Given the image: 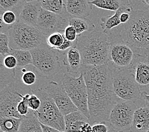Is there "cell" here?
Instances as JSON below:
<instances>
[{
    "label": "cell",
    "mask_w": 149,
    "mask_h": 132,
    "mask_svg": "<svg viewBox=\"0 0 149 132\" xmlns=\"http://www.w3.org/2000/svg\"><path fill=\"white\" fill-rule=\"evenodd\" d=\"M80 73L87 87L90 123L108 122L111 110L119 100L113 90L112 69L108 64H83Z\"/></svg>",
    "instance_id": "6da1fadb"
},
{
    "label": "cell",
    "mask_w": 149,
    "mask_h": 132,
    "mask_svg": "<svg viewBox=\"0 0 149 132\" xmlns=\"http://www.w3.org/2000/svg\"><path fill=\"white\" fill-rule=\"evenodd\" d=\"M76 48L80 52L84 65L101 66L109 62L111 40L103 31H93L80 35Z\"/></svg>",
    "instance_id": "7a4b0ae2"
},
{
    "label": "cell",
    "mask_w": 149,
    "mask_h": 132,
    "mask_svg": "<svg viewBox=\"0 0 149 132\" xmlns=\"http://www.w3.org/2000/svg\"><path fill=\"white\" fill-rule=\"evenodd\" d=\"M130 13V20L119 33L136 55L146 57L149 50V10H133Z\"/></svg>",
    "instance_id": "3957f363"
},
{
    "label": "cell",
    "mask_w": 149,
    "mask_h": 132,
    "mask_svg": "<svg viewBox=\"0 0 149 132\" xmlns=\"http://www.w3.org/2000/svg\"><path fill=\"white\" fill-rule=\"evenodd\" d=\"M10 47L14 50H32L47 43V37L38 27L17 22L7 29Z\"/></svg>",
    "instance_id": "277c9868"
},
{
    "label": "cell",
    "mask_w": 149,
    "mask_h": 132,
    "mask_svg": "<svg viewBox=\"0 0 149 132\" xmlns=\"http://www.w3.org/2000/svg\"><path fill=\"white\" fill-rule=\"evenodd\" d=\"M32 93L30 87L18 79L7 85L0 90V116L23 118L17 111V106L25 95Z\"/></svg>",
    "instance_id": "5b68a950"
},
{
    "label": "cell",
    "mask_w": 149,
    "mask_h": 132,
    "mask_svg": "<svg viewBox=\"0 0 149 132\" xmlns=\"http://www.w3.org/2000/svg\"><path fill=\"white\" fill-rule=\"evenodd\" d=\"M54 50L47 43L31 50L34 71L47 80L54 78L61 70L58 57Z\"/></svg>",
    "instance_id": "8992f818"
},
{
    "label": "cell",
    "mask_w": 149,
    "mask_h": 132,
    "mask_svg": "<svg viewBox=\"0 0 149 132\" xmlns=\"http://www.w3.org/2000/svg\"><path fill=\"white\" fill-rule=\"evenodd\" d=\"M112 71L113 87L116 95L124 101L135 102L141 98L142 92L134 77L133 67Z\"/></svg>",
    "instance_id": "52a82bcc"
},
{
    "label": "cell",
    "mask_w": 149,
    "mask_h": 132,
    "mask_svg": "<svg viewBox=\"0 0 149 132\" xmlns=\"http://www.w3.org/2000/svg\"><path fill=\"white\" fill-rule=\"evenodd\" d=\"M41 100V106L34 112L40 122L45 125L54 127L60 131H66L64 116L60 112L53 98L45 89L33 90Z\"/></svg>",
    "instance_id": "ba28073f"
},
{
    "label": "cell",
    "mask_w": 149,
    "mask_h": 132,
    "mask_svg": "<svg viewBox=\"0 0 149 132\" xmlns=\"http://www.w3.org/2000/svg\"><path fill=\"white\" fill-rule=\"evenodd\" d=\"M111 40L109 62L115 69L133 67L137 55L133 48L125 41L119 32H111L109 34Z\"/></svg>",
    "instance_id": "9c48e42d"
},
{
    "label": "cell",
    "mask_w": 149,
    "mask_h": 132,
    "mask_svg": "<svg viewBox=\"0 0 149 132\" xmlns=\"http://www.w3.org/2000/svg\"><path fill=\"white\" fill-rule=\"evenodd\" d=\"M60 84L78 110L89 119L88 90L83 74L80 73V76L76 78L72 74L65 73L63 75Z\"/></svg>",
    "instance_id": "30bf717a"
},
{
    "label": "cell",
    "mask_w": 149,
    "mask_h": 132,
    "mask_svg": "<svg viewBox=\"0 0 149 132\" xmlns=\"http://www.w3.org/2000/svg\"><path fill=\"white\" fill-rule=\"evenodd\" d=\"M137 108L134 102L119 98L110 113L108 123L117 132L130 131Z\"/></svg>",
    "instance_id": "8fae6325"
},
{
    "label": "cell",
    "mask_w": 149,
    "mask_h": 132,
    "mask_svg": "<svg viewBox=\"0 0 149 132\" xmlns=\"http://www.w3.org/2000/svg\"><path fill=\"white\" fill-rule=\"evenodd\" d=\"M67 26H69V20L57 13L41 9L37 27L47 38L54 33H63Z\"/></svg>",
    "instance_id": "7c38bea8"
},
{
    "label": "cell",
    "mask_w": 149,
    "mask_h": 132,
    "mask_svg": "<svg viewBox=\"0 0 149 132\" xmlns=\"http://www.w3.org/2000/svg\"><path fill=\"white\" fill-rule=\"evenodd\" d=\"M45 90L54 100L63 116L79 110L61 84L55 81H49Z\"/></svg>",
    "instance_id": "4fadbf2b"
},
{
    "label": "cell",
    "mask_w": 149,
    "mask_h": 132,
    "mask_svg": "<svg viewBox=\"0 0 149 132\" xmlns=\"http://www.w3.org/2000/svg\"><path fill=\"white\" fill-rule=\"evenodd\" d=\"M41 9L40 1L26 2L19 14L18 22L37 27L38 18Z\"/></svg>",
    "instance_id": "5bb4252c"
},
{
    "label": "cell",
    "mask_w": 149,
    "mask_h": 132,
    "mask_svg": "<svg viewBox=\"0 0 149 132\" xmlns=\"http://www.w3.org/2000/svg\"><path fill=\"white\" fill-rule=\"evenodd\" d=\"M133 68L135 80L140 87L149 86V62L145 57L137 55Z\"/></svg>",
    "instance_id": "9a60e30c"
},
{
    "label": "cell",
    "mask_w": 149,
    "mask_h": 132,
    "mask_svg": "<svg viewBox=\"0 0 149 132\" xmlns=\"http://www.w3.org/2000/svg\"><path fill=\"white\" fill-rule=\"evenodd\" d=\"M66 12L71 17L86 18L90 15L92 5L88 0H65Z\"/></svg>",
    "instance_id": "2e32d148"
},
{
    "label": "cell",
    "mask_w": 149,
    "mask_h": 132,
    "mask_svg": "<svg viewBox=\"0 0 149 132\" xmlns=\"http://www.w3.org/2000/svg\"><path fill=\"white\" fill-rule=\"evenodd\" d=\"M149 130V105L137 108L134 113L130 132H146Z\"/></svg>",
    "instance_id": "e0dca14e"
},
{
    "label": "cell",
    "mask_w": 149,
    "mask_h": 132,
    "mask_svg": "<svg viewBox=\"0 0 149 132\" xmlns=\"http://www.w3.org/2000/svg\"><path fill=\"white\" fill-rule=\"evenodd\" d=\"M63 64L65 67L67 73L74 74L81 73L83 62L79 50L76 47L69 49L63 59Z\"/></svg>",
    "instance_id": "ac0fdd59"
},
{
    "label": "cell",
    "mask_w": 149,
    "mask_h": 132,
    "mask_svg": "<svg viewBox=\"0 0 149 132\" xmlns=\"http://www.w3.org/2000/svg\"><path fill=\"white\" fill-rule=\"evenodd\" d=\"M133 10V8H127V7H122L115 12V13L112 15L104 17L101 18L100 26L102 31L105 34H109L112 31L113 28L118 27L121 24L120 20V17L124 12H128L130 13Z\"/></svg>",
    "instance_id": "d6986e66"
},
{
    "label": "cell",
    "mask_w": 149,
    "mask_h": 132,
    "mask_svg": "<svg viewBox=\"0 0 149 132\" xmlns=\"http://www.w3.org/2000/svg\"><path fill=\"white\" fill-rule=\"evenodd\" d=\"M19 132H42L41 123L32 110L30 109L29 113L24 116Z\"/></svg>",
    "instance_id": "ffe728a7"
},
{
    "label": "cell",
    "mask_w": 149,
    "mask_h": 132,
    "mask_svg": "<svg viewBox=\"0 0 149 132\" xmlns=\"http://www.w3.org/2000/svg\"><path fill=\"white\" fill-rule=\"evenodd\" d=\"M90 3L98 8L113 12H116L122 7L133 8L130 0H94Z\"/></svg>",
    "instance_id": "44dd1931"
},
{
    "label": "cell",
    "mask_w": 149,
    "mask_h": 132,
    "mask_svg": "<svg viewBox=\"0 0 149 132\" xmlns=\"http://www.w3.org/2000/svg\"><path fill=\"white\" fill-rule=\"evenodd\" d=\"M69 25L75 28L78 36L84 33L93 31L95 28L93 22L87 18L70 17Z\"/></svg>",
    "instance_id": "7402d4cb"
},
{
    "label": "cell",
    "mask_w": 149,
    "mask_h": 132,
    "mask_svg": "<svg viewBox=\"0 0 149 132\" xmlns=\"http://www.w3.org/2000/svg\"><path fill=\"white\" fill-rule=\"evenodd\" d=\"M10 55H12L16 58L17 69L25 68L26 66L33 64V56L29 50L12 49Z\"/></svg>",
    "instance_id": "603a6c76"
},
{
    "label": "cell",
    "mask_w": 149,
    "mask_h": 132,
    "mask_svg": "<svg viewBox=\"0 0 149 132\" xmlns=\"http://www.w3.org/2000/svg\"><path fill=\"white\" fill-rule=\"evenodd\" d=\"M0 128L3 132H19L21 122L23 118L14 117L0 116Z\"/></svg>",
    "instance_id": "cb8c5ba5"
},
{
    "label": "cell",
    "mask_w": 149,
    "mask_h": 132,
    "mask_svg": "<svg viewBox=\"0 0 149 132\" xmlns=\"http://www.w3.org/2000/svg\"><path fill=\"white\" fill-rule=\"evenodd\" d=\"M40 2L42 8L48 11L57 13L60 15L66 12L64 0H41Z\"/></svg>",
    "instance_id": "d4e9b609"
},
{
    "label": "cell",
    "mask_w": 149,
    "mask_h": 132,
    "mask_svg": "<svg viewBox=\"0 0 149 132\" xmlns=\"http://www.w3.org/2000/svg\"><path fill=\"white\" fill-rule=\"evenodd\" d=\"M16 79L15 69H7L0 61V90Z\"/></svg>",
    "instance_id": "484cf974"
},
{
    "label": "cell",
    "mask_w": 149,
    "mask_h": 132,
    "mask_svg": "<svg viewBox=\"0 0 149 132\" xmlns=\"http://www.w3.org/2000/svg\"><path fill=\"white\" fill-rule=\"evenodd\" d=\"M26 1L24 0H0L1 8L4 10H12L19 16Z\"/></svg>",
    "instance_id": "4316f807"
},
{
    "label": "cell",
    "mask_w": 149,
    "mask_h": 132,
    "mask_svg": "<svg viewBox=\"0 0 149 132\" xmlns=\"http://www.w3.org/2000/svg\"><path fill=\"white\" fill-rule=\"evenodd\" d=\"M1 31H3L5 26H12L18 22V16L16 13L12 10H4L1 8Z\"/></svg>",
    "instance_id": "83f0119b"
},
{
    "label": "cell",
    "mask_w": 149,
    "mask_h": 132,
    "mask_svg": "<svg viewBox=\"0 0 149 132\" xmlns=\"http://www.w3.org/2000/svg\"><path fill=\"white\" fill-rule=\"evenodd\" d=\"M64 119L67 132H68L72 124L77 121L82 120L90 123L89 119H88L86 117V116H85L83 112H81L80 110H77V111L69 113L68 115L64 116Z\"/></svg>",
    "instance_id": "f1b7e54d"
},
{
    "label": "cell",
    "mask_w": 149,
    "mask_h": 132,
    "mask_svg": "<svg viewBox=\"0 0 149 132\" xmlns=\"http://www.w3.org/2000/svg\"><path fill=\"white\" fill-rule=\"evenodd\" d=\"M63 40L64 36L63 33H54L47 38V43L52 49L56 50L62 45Z\"/></svg>",
    "instance_id": "f546056e"
},
{
    "label": "cell",
    "mask_w": 149,
    "mask_h": 132,
    "mask_svg": "<svg viewBox=\"0 0 149 132\" xmlns=\"http://www.w3.org/2000/svg\"><path fill=\"white\" fill-rule=\"evenodd\" d=\"M12 48L10 47L8 34L1 32L0 34V55L6 56L10 54Z\"/></svg>",
    "instance_id": "4dcf8cb0"
},
{
    "label": "cell",
    "mask_w": 149,
    "mask_h": 132,
    "mask_svg": "<svg viewBox=\"0 0 149 132\" xmlns=\"http://www.w3.org/2000/svg\"><path fill=\"white\" fill-rule=\"evenodd\" d=\"M0 61L7 69H13L17 68V60L12 55H8L5 57L0 55Z\"/></svg>",
    "instance_id": "1f68e13d"
},
{
    "label": "cell",
    "mask_w": 149,
    "mask_h": 132,
    "mask_svg": "<svg viewBox=\"0 0 149 132\" xmlns=\"http://www.w3.org/2000/svg\"><path fill=\"white\" fill-rule=\"evenodd\" d=\"M31 94H27L23 97L22 100L21 101L17 106V111L20 114V115L22 116H27L30 112V109L29 108L27 103V100L29 98V96Z\"/></svg>",
    "instance_id": "d6a6232c"
},
{
    "label": "cell",
    "mask_w": 149,
    "mask_h": 132,
    "mask_svg": "<svg viewBox=\"0 0 149 132\" xmlns=\"http://www.w3.org/2000/svg\"><path fill=\"white\" fill-rule=\"evenodd\" d=\"M36 80L37 77L36 74L33 71H27L26 73H23L22 77H21V80L23 82V83L29 87L36 83Z\"/></svg>",
    "instance_id": "836d02e7"
},
{
    "label": "cell",
    "mask_w": 149,
    "mask_h": 132,
    "mask_svg": "<svg viewBox=\"0 0 149 132\" xmlns=\"http://www.w3.org/2000/svg\"><path fill=\"white\" fill-rule=\"evenodd\" d=\"M27 103L29 109L33 111L36 112L40 108L41 102L40 97L33 92L27 100Z\"/></svg>",
    "instance_id": "e575fe53"
},
{
    "label": "cell",
    "mask_w": 149,
    "mask_h": 132,
    "mask_svg": "<svg viewBox=\"0 0 149 132\" xmlns=\"http://www.w3.org/2000/svg\"><path fill=\"white\" fill-rule=\"evenodd\" d=\"M63 34L67 40L70 41L76 42L77 40L78 35L76 30L75 29V28L72 26H70V25L67 26L64 31H63Z\"/></svg>",
    "instance_id": "d590c367"
},
{
    "label": "cell",
    "mask_w": 149,
    "mask_h": 132,
    "mask_svg": "<svg viewBox=\"0 0 149 132\" xmlns=\"http://www.w3.org/2000/svg\"><path fill=\"white\" fill-rule=\"evenodd\" d=\"M76 44H77V41L76 42H71L69 40H67V39L64 37V40H63V43H62V45L57 49L55 50H57L60 52L67 51L70 48L76 47Z\"/></svg>",
    "instance_id": "8d00e7d4"
},
{
    "label": "cell",
    "mask_w": 149,
    "mask_h": 132,
    "mask_svg": "<svg viewBox=\"0 0 149 132\" xmlns=\"http://www.w3.org/2000/svg\"><path fill=\"white\" fill-rule=\"evenodd\" d=\"M91 132H108V127L105 123H95L92 126Z\"/></svg>",
    "instance_id": "74e56055"
},
{
    "label": "cell",
    "mask_w": 149,
    "mask_h": 132,
    "mask_svg": "<svg viewBox=\"0 0 149 132\" xmlns=\"http://www.w3.org/2000/svg\"><path fill=\"white\" fill-rule=\"evenodd\" d=\"M131 17V13L128 12H124L122 13L120 17V22L123 24H126L130 19Z\"/></svg>",
    "instance_id": "f35d334b"
},
{
    "label": "cell",
    "mask_w": 149,
    "mask_h": 132,
    "mask_svg": "<svg viewBox=\"0 0 149 132\" xmlns=\"http://www.w3.org/2000/svg\"><path fill=\"white\" fill-rule=\"evenodd\" d=\"M41 125L42 127V132H61L54 127L45 125V124H43L42 123H41Z\"/></svg>",
    "instance_id": "ab89813d"
},
{
    "label": "cell",
    "mask_w": 149,
    "mask_h": 132,
    "mask_svg": "<svg viewBox=\"0 0 149 132\" xmlns=\"http://www.w3.org/2000/svg\"><path fill=\"white\" fill-rule=\"evenodd\" d=\"M92 126L91 124L88 122H86L81 128V132H91Z\"/></svg>",
    "instance_id": "60d3db41"
},
{
    "label": "cell",
    "mask_w": 149,
    "mask_h": 132,
    "mask_svg": "<svg viewBox=\"0 0 149 132\" xmlns=\"http://www.w3.org/2000/svg\"><path fill=\"white\" fill-rule=\"evenodd\" d=\"M141 98L144 100L147 104L149 105V95H148L145 91H143L141 94Z\"/></svg>",
    "instance_id": "b9f144b4"
},
{
    "label": "cell",
    "mask_w": 149,
    "mask_h": 132,
    "mask_svg": "<svg viewBox=\"0 0 149 132\" xmlns=\"http://www.w3.org/2000/svg\"><path fill=\"white\" fill-rule=\"evenodd\" d=\"M141 1H142L144 4L147 5L149 6V0H141Z\"/></svg>",
    "instance_id": "7bdbcfd3"
},
{
    "label": "cell",
    "mask_w": 149,
    "mask_h": 132,
    "mask_svg": "<svg viewBox=\"0 0 149 132\" xmlns=\"http://www.w3.org/2000/svg\"><path fill=\"white\" fill-rule=\"evenodd\" d=\"M26 2H35V1H40L41 0H24Z\"/></svg>",
    "instance_id": "ee69618b"
},
{
    "label": "cell",
    "mask_w": 149,
    "mask_h": 132,
    "mask_svg": "<svg viewBox=\"0 0 149 132\" xmlns=\"http://www.w3.org/2000/svg\"><path fill=\"white\" fill-rule=\"evenodd\" d=\"M146 58H147V61L149 62V50H148V52H147V53Z\"/></svg>",
    "instance_id": "f6af8a7d"
},
{
    "label": "cell",
    "mask_w": 149,
    "mask_h": 132,
    "mask_svg": "<svg viewBox=\"0 0 149 132\" xmlns=\"http://www.w3.org/2000/svg\"><path fill=\"white\" fill-rule=\"evenodd\" d=\"M94 1V0H88V1H89V2H91V1Z\"/></svg>",
    "instance_id": "bcb514c9"
},
{
    "label": "cell",
    "mask_w": 149,
    "mask_h": 132,
    "mask_svg": "<svg viewBox=\"0 0 149 132\" xmlns=\"http://www.w3.org/2000/svg\"><path fill=\"white\" fill-rule=\"evenodd\" d=\"M146 132H149V130H147Z\"/></svg>",
    "instance_id": "7dc6e473"
},
{
    "label": "cell",
    "mask_w": 149,
    "mask_h": 132,
    "mask_svg": "<svg viewBox=\"0 0 149 132\" xmlns=\"http://www.w3.org/2000/svg\"><path fill=\"white\" fill-rule=\"evenodd\" d=\"M61 132H67V131H61Z\"/></svg>",
    "instance_id": "c3c4849f"
},
{
    "label": "cell",
    "mask_w": 149,
    "mask_h": 132,
    "mask_svg": "<svg viewBox=\"0 0 149 132\" xmlns=\"http://www.w3.org/2000/svg\"><path fill=\"white\" fill-rule=\"evenodd\" d=\"M1 132H3V131H1Z\"/></svg>",
    "instance_id": "681fc988"
},
{
    "label": "cell",
    "mask_w": 149,
    "mask_h": 132,
    "mask_svg": "<svg viewBox=\"0 0 149 132\" xmlns=\"http://www.w3.org/2000/svg\"><path fill=\"white\" fill-rule=\"evenodd\" d=\"M116 132H117V131H116Z\"/></svg>",
    "instance_id": "f907efd6"
}]
</instances>
